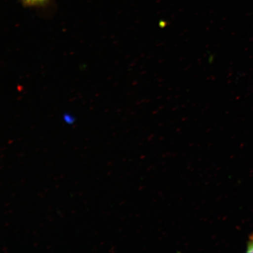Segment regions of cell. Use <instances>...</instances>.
Segmentation results:
<instances>
[{"label": "cell", "mask_w": 253, "mask_h": 253, "mask_svg": "<svg viewBox=\"0 0 253 253\" xmlns=\"http://www.w3.org/2000/svg\"><path fill=\"white\" fill-rule=\"evenodd\" d=\"M46 1L47 0H24L25 4L29 5H40Z\"/></svg>", "instance_id": "cell-1"}, {"label": "cell", "mask_w": 253, "mask_h": 253, "mask_svg": "<svg viewBox=\"0 0 253 253\" xmlns=\"http://www.w3.org/2000/svg\"><path fill=\"white\" fill-rule=\"evenodd\" d=\"M247 252L253 253V234L249 237V240L247 245Z\"/></svg>", "instance_id": "cell-2"}]
</instances>
